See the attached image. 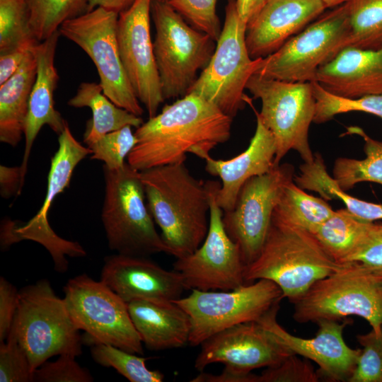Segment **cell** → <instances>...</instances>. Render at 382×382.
<instances>
[{"instance_id":"6da1fadb","label":"cell","mask_w":382,"mask_h":382,"mask_svg":"<svg viewBox=\"0 0 382 382\" xmlns=\"http://www.w3.org/2000/svg\"><path fill=\"white\" fill-rule=\"evenodd\" d=\"M232 120L210 102L187 93L137 128L127 163L141 171L183 163L188 153L204 159L229 139Z\"/></svg>"},{"instance_id":"7a4b0ae2","label":"cell","mask_w":382,"mask_h":382,"mask_svg":"<svg viewBox=\"0 0 382 382\" xmlns=\"http://www.w3.org/2000/svg\"><path fill=\"white\" fill-rule=\"evenodd\" d=\"M148 209L161 231L168 254L192 253L209 229V199L206 183L195 178L185 162L139 171Z\"/></svg>"},{"instance_id":"3957f363","label":"cell","mask_w":382,"mask_h":382,"mask_svg":"<svg viewBox=\"0 0 382 382\" xmlns=\"http://www.w3.org/2000/svg\"><path fill=\"white\" fill-rule=\"evenodd\" d=\"M347 263L333 260L308 231L272 215L265 244L244 272L245 282L267 279L294 303L317 281Z\"/></svg>"},{"instance_id":"277c9868","label":"cell","mask_w":382,"mask_h":382,"mask_svg":"<svg viewBox=\"0 0 382 382\" xmlns=\"http://www.w3.org/2000/svg\"><path fill=\"white\" fill-rule=\"evenodd\" d=\"M103 172L105 194L101 219L110 249L135 256L168 254L145 204L139 171L126 163L116 170L103 165Z\"/></svg>"},{"instance_id":"5b68a950","label":"cell","mask_w":382,"mask_h":382,"mask_svg":"<svg viewBox=\"0 0 382 382\" xmlns=\"http://www.w3.org/2000/svg\"><path fill=\"white\" fill-rule=\"evenodd\" d=\"M293 303V318L299 323L357 316L378 334L382 331V273L347 263L317 281Z\"/></svg>"},{"instance_id":"8992f818","label":"cell","mask_w":382,"mask_h":382,"mask_svg":"<svg viewBox=\"0 0 382 382\" xmlns=\"http://www.w3.org/2000/svg\"><path fill=\"white\" fill-rule=\"evenodd\" d=\"M11 328L26 352L32 371L55 355L78 357L83 339L64 299L47 279L19 291L17 311Z\"/></svg>"},{"instance_id":"52a82bcc","label":"cell","mask_w":382,"mask_h":382,"mask_svg":"<svg viewBox=\"0 0 382 382\" xmlns=\"http://www.w3.org/2000/svg\"><path fill=\"white\" fill-rule=\"evenodd\" d=\"M154 53L164 100L182 98L209 62L216 42L190 25L166 1H153Z\"/></svg>"},{"instance_id":"ba28073f","label":"cell","mask_w":382,"mask_h":382,"mask_svg":"<svg viewBox=\"0 0 382 382\" xmlns=\"http://www.w3.org/2000/svg\"><path fill=\"white\" fill-rule=\"evenodd\" d=\"M246 29L247 25L238 15L236 0H227L224 25L214 52L187 92L210 102L232 119L247 103L244 90L262 59L250 57Z\"/></svg>"},{"instance_id":"9c48e42d","label":"cell","mask_w":382,"mask_h":382,"mask_svg":"<svg viewBox=\"0 0 382 382\" xmlns=\"http://www.w3.org/2000/svg\"><path fill=\"white\" fill-rule=\"evenodd\" d=\"M246 89L261 100V111L255 112L274 137V165H279L291 150L296 151L303 162H311L313 154L308 131L316 111L312 82H288L255 74Z\"/></svg>"},{"instance_id":"30bf717a","label":"cell","mask_w":382,"mask_h":382,"mask_svg":"<svg viewBox=\"0 0 382 382\" xmlns=\"http://www.w3.org/2000/svg\"><path fill=\"white\" fill-rule=\"evenodd\" d=\"M58 144V149L51 158L42 206L26 222L4 219L1 226L0 239L4 249L23 240L41 244L50 253L55 270L64 272L69 265L66 256L83 257L86 250L78 242L59 236L48 222L47 213L55 197L69 185L76 166L92 152L88 146H83L76 139L67 122L59 135Z\"/></svg>"},{"instance_id":"8fae6325","label":"cell","mask_w":382,"mask_h":382,"mask_svg":"<svg viewBox=\"0 0 382 382\" xmlns=\"http://www.w3.org/2000/svg\"><path fill=\"white\" fill-rule=\"evenodd\" d=\"M64 292L67 310L76 328L86 332V343L101 342L144 354L127 303L103 282L83 274L70 279Z\"/></svg>"},{"instance_id":"7c38bea8","label":"cell","mask_w":382,"mask_h":382,"mask_svg":"<svg viewBox=\"0 0 382 382\" xmlns=\"http://www.w3.org/2000/svg\"><path fill=\"white\" fill-rule=\"evenodd\" d=\"M349 31L345 2L320 15L278 50L262 58L255 74L288 82L316 81L318 69L342 50Z\"/></svg>"},{"instance_id":"4fadbf2b","label":"cell","mask_w":382,"mask_h":382,"mask_svg":"<svg viewBox=\"0 0 382 382\" xmlns=\"http://www.w3.org/2000/svg\"><path fill=\"white\" fill-rule=\"evenodd\" d=\"M282 299V291L275 283L262 279L230 291L192 289L189 296L174 302L190 317L188 343L198 346L228 328L257 321Z\"/></svg>"},{"instance_id":"5bb4252c","label":"cell","mask_w":382,"mask_h":382,"mask_svg":"<svg viewBox=\"0 0 382 382\" xmlns=\"http://www.w3.org/2000/svg\"><path fill=\"white\" fill-rule=\"evenodd\" d=\"M118 16V13L98 6L65 21L59 31L91 58L103 93L117 106L141 117L144 109L129 81L119 52Z\"/></svg>"},{"instance_id":"9a60e30c","label":"cell","mask_w":382,"mask_h":382,"mask_svg":"<svg viewBox=\"0 0 382 382\" xmlns=\"http://www.w3.org/2000/svg\"><path fill=\"white\" fill-rule=\"evenodd\" d=\"M206 185L209 199L207 234L192 253L177 258L173 270L182 275L187 289L230 291L245 284V266L238 245L225 230L223 210L216 202L221 184L208 180Z\"/></svg>"},{"instance_id":"2e32d148","label":"cell","mask_w":382,"mask_h":382,"mask_svg":"<svg viewBox=\"0 0 382 382\" xmlns=\"http://www.w3.org/2000/svg\"><path fill=\"white\" fill-rule=\"evenodd\" d=\"M294 175L291 164L279 163L252 177L241 187L233 208L223 214L225 230L238 245L245 267L260 254L282 191Z\"/></svg>"},{"instance_id":"e0dca14e","label":"cell","mask_w":382,"mask_h":382,"mask_svg":"<svg viewBox=\"0 0 382 382\" xmlns=\"http://www.w3.org/2000/svg\"><path fill=\"white\" fill-rule=\"evenodd\" d=\"M195 368L203 371L213 363H221L244 382H256L251 371L279 364L294 353L258 321L242 323L228 328L206 340Z\"/></svg>"},{"instance_id":"ac0fdd59","label":"cell","mask_w":382,"mask_h":382,"mask_svg":"<svg viewBox=\"0 0 382 382\" xmlns=\"http://www.w3.org/2000/svg\"><path fill=\"white\" fill-rule=\"evenodd\" d=\"M153 0H136L119 13L117 39L122 65L138 100L152 117L165 100L150 30Z\"/></svg>"},{"instance_id":"d6986e66","label":"cell","mask_w":382,"mask_h":382,"mask_svg":"<svg viewBox=\"0 0 382 382\" xmlns=\"http://www.w3.org/2000/svg\"><path fill=\"white\" fill-rule=\"evenodd\" d=\"M279 303L274 305L257 321L272 332L294 354L316 363L318 376L330 381H348L354 371L361 349L349 347L343 338V330L352 320H320L315 337L302 338L293 335L277 320Z\"/></svg>"},{"instance_id":"ffe728a7","label":"cell","mask_w":382,"mask_h":382,"mask_svg":"<svg viewBox=\"0 0 382 382\" xmlns=\"http://www.w3.org/2000/svg\"><path fill=\"white\" fill-rule=\"evenodd\" d=\"M100 281L127 303L173 302L187 290L178 272L166 270L146 256L117 253L106 257Z\"/></svg>"},{"instance_id":"44dd1931","label":"cell","mask_w":382,"mask_h":382,"mask_svg":"<svg viewBox=\"0 0 382 382\" xmlns=\"http://www.w3.org/2000/svg\"><path fill=\"white\" fill-rule=\"evenodd\" d=\"M326 8L323 0H270L247 25L250 57L255 59L272 54Z\"/></svg>"},{"instance_id":"7402d4cb","label":"cell","mask_w":382,"mask_h":382,"mask_svg":"<svg viewBox=\"0 0 382 382\" xmlns=\"http://www.w3.org/2000/svg\"><path fill=\"white\" fill-rule=\"evenodd\" d=\"M60 35L59 30L55 32L33 49L36 59L37 71L24 127L25 149L20 166L23 185L31 149L41 128L47 125L59 135L66 123L60 112L55 109L54 100V91L59 79L54 61Z\"/></svg>"},{"instance_id":"603a6c76","label":"cell","mask_w":382,"mask_h":382,"mask_svg":"<svg viewBox=\"0 0 382 382\" xmlns=\"http://www.w3.org/2000/svg\"><path fill=\"white\" fill-rule=\"evenodd\" d=\"M276 144L271 132L256 115V129L248 148L228 160L204 158L205 170L218 176L221 184L216 199L224 212L231 210L245 183L252 177L265 174L275 166Z\"/></svg>"},{"instance_id":"cb8c5ba5","label":"cell","mask_w":382,"mask_h":382,"mask_svg":"<svg viewBox=\"0 0 382 382\" xmlns=\"http://www.w3.org/2000/svg\"><path fill=\"white\" fill-rule=\"evenodd\" d=\"M316 81L328 92L347 98L382 94V47L341 50L318 69Z\"/></svg>"},{"instance_id":"d4e9b609","label":"cell","mask_w":382,"mask_h":382,"mask_svg":"<svg viewBox=\"0 0 382 382\" xmlns=\"http://www.w3.org/2000/svg\"><path fill=\"white\" fill-rule=\"evenodd\" d=\"M132 323L145 347L154 351L178 348L188 342L187 313L177 303L135 300L127 303Z\"/></svg>"},{"instance_id":"484cf974","label":"cell","mask_w":382,"mask_h":382,"mask_svg":"<svg viewBox=\"0 0 382 382\" xmlns=\"http://www.w3.org/2000/svg\"><path fill=\"white\" fill-rule=\"evenodd\" d=\"M33 47L18 70L0 85V141L13 147L24 135L30 96L36 78Z\"/></svg>"},{"instance_id":"4316f807","label":"cell","mask_w":382,"mask_h":382,"mask_svg":"<svg viewBox=\"0 0 382 382\" xmlns=\"http://www.w3.org/2000/svg\"><path fill=\"white\" fill-rule=\"evenodd\" d=\"M74 108L87 107L92 118L87 122L83 142L89 146L105 134L129 125L136 129L143 124L141 117L117 106L103 91L100 83L83 82L68 101Z\"/></svg>"},{"instance_id":"83f0119b","label":"cell","mask_w":382,"mask_h":382,"mask_svg":"<svg viewBox=\"0 0 382 382\" xmlns=\"http://www.w3.org/2000/svg\"><path fill=\"white\" fill-rule=\"evenodd\" d=\"M299 168L294 182L301 189L316 192L326 201L340 199L349 212L365 221L382 220V204L358 199L342 190L328 173L320 154H313V160L304 162Z\"/></svg>"},{"instance_id":"f1b7e54d","label":"cell","mask_w":382,"mask_h":382,"mask_svg":"<svg viewBox=\"0 0 382 382\" xmlns=\"http://www.w3.org/2000/svg\"><path fill=\"white\" fill-rule=\"evenodd\" d=\"M371 223L340 209L313 235L333 260L345 264L361 245Z\"/></svg>"},{"instance_id":"f546056e","label":"cell","mask_w":382,"mask_h":382,"mask_svg":"<svg viewBox=\"0 0 382 382\" xmlns=\"http://www.w3.org/2000/svg\"><path fill=\"white\" fill-rule=\"evenodd\" d=\"M334 212L326 200L306 193L293 180L285 185L273 216L313 234Z\"/></svg>"},{"instance_id":"4dcf8cb0","label":"cell","mask_w":382,"mask_h":382,"mask_svg":"<svg viewBox=\"0 0 382 382\" xmlns=\"http://www.w3.org/2000/svg\"><path fill=\"white\" fill-rule=\"evenodd\" d=\"M347 134H355L364 139L366 157L361 160L337 158L332 168V178L337 185L345 191L361 182L382 185V141L372 139L358 126L348 127L344 135Z\"/></svg>"},{"instance_id":"1f68e13d","label":"cell","mask_w":382,"mask_h":382,"mask_svg":"<svg viewBox=\"0 0 382 382\" xmlns=\"http://www.w3.org/2000/svg\"><path fill=\"white\" fill-rule=\"evenodd\" d=\"M347 4L349 31L342 50L382 47V0H349Z\"/></svg>"},{"instance_id":"d6a6232c","label":"cell","mask_w":382,"mask_h":382,"mask_svg":"<svg viewBox=\"0 0 382 382\" xmlns=\"http://www.w3.org/2000/svg\"><path fill=\"white\" fill-rule=\"evenodd\" d=\"M90 0H27L29 25L34 37L42 42L66 21L88 10Z\"/></svg>"},{"instance_id":"836d02e7","label":"cell","mask_w":382,"mask_h":382,"mask_svg":"<svg viewBox=\"0 0 382 382\" xmlns=\"http://www.w3.org/2000/svg\"><path fill=\"white\" fill-rule=\"evenodd\" d=\"M93 359L104 367L115 369L131 382H161L163 374L150 370L146 365L149 358L141 357L111 345L96 342L91 345Z\"/></svg>"},{"instance_id":"e575fe53","label":"cell","mask_w":382,"mask_h":382,"mask_svg":"<svg viewBox=\"0 0 382 382\" xmlns=\"http://www.w3.org/2000/svg\"><path fill=\"white\" fill-rule=\"evenodd\" d=\"M39 42L30 28L27 0H0V54Z\"/></svg>"},{"instance_id":"d590c367","label":"cell","mask_w":382,"mask_h":382,"mask_svg":"<svg viewBox=\"0 0 382 382\" xmlns=\"http://www.w3.org/2000/svg\"><path fill=\"white\" fill-rule=\"evenodd\" d=\"M316 99L313 122L321 124L335 115L349 112H363L382 119V94L365 96L358 98H347L325 91L316 81L312 82Z\"/></svg>"},{"instance_id":"8d00e7d4","label":"cell","mask_w":382,"mask_h":382,"mask_svg":"<svg viewBox=\"0 0 382 382\" xmlns=\"http://www.w3.org/2000/svg\"><path fill=\"white\" fill-rule=\"evenodd\" d=\"M129 125L109 132L88 146L91 159L104 162L108 168L116 170L126 163L125 159L137 144V138Z\"/></svg>"},{"instance_id":"74e56055","label":"cell","mask_w":382,"mask_h":382,"mask_svg":"<svg viewBox=\"0 0 382 382\" xmlns=\"http://www.w3.org/2000/svg\"><path fill=\"white\" fill-rule=\"evenodd\" d=\"M357 340L363 348L348 382H382V331L378 334L371 329Z\"/></svg>"},{"instance_id":"f35d334b","label":"cell","mask_w":382,"mask_h":382,"mask_svg":"<svg viewBox=\"0 0 382 382\" xmlns=\"http://www.w3.org/2000/svg\"><path fill=\"white\" fill-rule=\"evenodd\" d=\"M217 0H167L192 27L209 35L216 42L221 32L216 12Z\"/></svg>"},{"instance_id":"ab89813d","label":"cell","mask_w":382,"mask_h":382,"mask_svg":"<svg viewBox=\"0 0 382 382\" xmlns=\"http://www.w3.org/2000/svg\"><path fill=\"white\" fill-rule=\"evenodd\" d=\"M33 376L28 355L11 328L6 342L0 344V381L29 382Z\"/></svg>"},{"instance_id":"60d3db41","label":"cell","mask_w":382,"mask_h":382,"mask_svg":"<svg viewBox=\"0 0 382 382\" xmlns=\"http://www.w3.org/2000/svg\"><path fill=\"white\" fill-rule=\"evenodd\" d=\"M76 357L64 354L54 361H45L33 372V381L37 382H91V373L81 367Z\"/></svg>"},{"instance_id":"b9f144b4","label":"cell","mask_w":382,"mask_h":382,"mask_svg":"<svg viewBox=\"0 0 382 382\" xmlns=\"http://www.w3.org/2000/svg\"><path fill=\"white\" fill-rule=\"evenodd\" d=\"M319 376L307 360L293 354L277 365L267 367L256 382H317Z\"/></svg>"},{"instance_id":"7bdbcfd3","label":"cell","mask_w":382,"mask_h":382,"mask_svg":"<svg viewBox=\"0 0 382 382\" xmlns=\"http://www.w3.org/2000/svg\"><path fill=\"white\" fill-rule=\"evenodd\" d=\"M349 262L382 273V223L370 224L361 245L347 262Z\"/></svg>"},{"instance_id":"ee69618b","label":"cell","mask_w":382,"mask_h":382,"mask_svg":"<svg viewBox=\"0 0 382 382\" xmlns=\"http://www.w3.org/2000/svg\"><path fill=\"white\" fill-rule=\"evenodd\" d=\"M19 291L4 277H0V343L6 340L18 304Z\"/></svg>"},{"instance_id":"f6af8a7d","label":"cell","mask_w":382,"mask_h":382,"mask_svg":"<svg viewBox=\"0 0 382 382\" xmlns=\"http://www.w3.org/2000/svg\"><path fill=\"white\" fill-rule=\"evenodd\" d=\"M32 48L21 47L0 54V85L9 79L18 70Z\"/></svg>"},{"instance_id":"bcb514c9","label":"cell","mask_w":382,"mask_h":382,"mask_svg":"<svg viewBox=\"0 0 382 382\" xmlns=\"http://www.w3.org/2000/svg\"><path fill=\"white\" fill-rule=\"evenodd\" d=\"M23 187L20 166H0V193L3 198L20 195Z\"/></svg>"},{"instance_id":"7dc6e473","label":"cell","mask_w":382,"mask_h":382,"mask_svg":"<svg viewBox=\"0 0 382 382\" xmlns=\"http://www.w3.org/2000/svg\"><path fill=\"white\" fill-rule=\"evenodd\" d=\"M270 0H236L238 15L248 25Z\"/></svg>"},{"instance_id":"c3c4849f","label":"cell","mask_w":382,"mask_h":382,"mask_svg":"<svg viewBox=\"0 0 382 382\" xmlns=\"http://www.w3.org/2000/svg\"><path fill=\"white\" fill-rule=\"evenodd\" d=\"M136 0H90L88 11L96 7H103L117 13L129 8Z\"/></svg>"},{"instance_id":"681fc988","label":"cell","mask_w":382,"mask_h":382,"mask_svg":"<svg viewBox=\"0 0 382 382\" xmlns=\"http://www.w3.org/2000/svg\"><path fill=\"white\" fill-rule=\"evenodd\" d=\"M326 8H335L336 6H338L345 2H347L349 0H323Z\"/></svg>"},{"instance_id":"f907efd6","label":"cell","mask_w":382,"mask_h":382,"mask_svg":"<svg viewBox=\"0 0 382 382\" xmlns=\"http://www.w3.org/2000/svg\"><path fill=\"white\" fill-rule=\"evenodd\" d=\"M153 1H166L167 0H153Z\"/></svg>"}]
</instances>
